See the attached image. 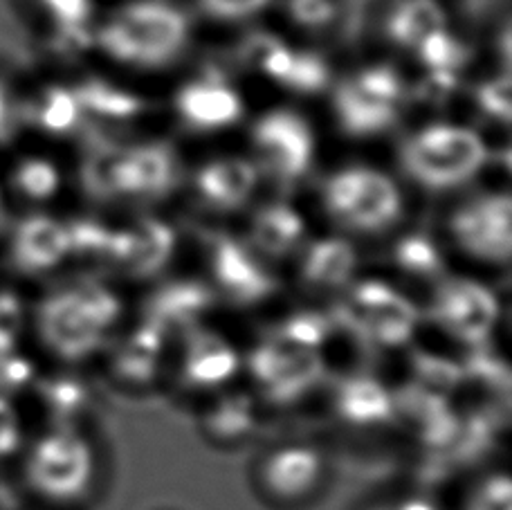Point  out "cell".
I'll use <instances>...</instances> for the list:
<instances>
[{
	"label": "cell",
	"mask_w": 512,
	"mask_h": 510,
	"mask_svg": "<svg viewBox=\"0 0 512 510\" xmlns=\"http://www.w3.org/2000/svg\"><path fill=\"white\" fill-rule=\"evenodd\" d=\"M61 32L81 30L90 16V0H43Z\"/></svg>",
	"instance_id": "bcb514c9"
},
{
	"label": "cell",
	"mask_w": 512,
	"mask_h": 510,
	"mask_svg": "<svg viewBox=\"0 0 512 510\" xmlns=\"http://www.w3.org/2000/svg\"><path fill=\"white\" fill-rule=\"evenodd\" d=\"M468 510H512V484L504 472H497L474 488Z\"/></svg>",
	"instance_id": "60d3db41"
},
{
	"label": "cell",
	"mask_w": 512,
	"mask_h": 510,
	"mask_svg": "<svg viewBox=\"0 0 512 510\" xmlns=\"http://www.w3.org/2000/svg\"><path fill=\"white\" fill-rule=\"evenodd\" d=\"M200 3L216 18H243L256 14L270 0H200Z\"/></svg>",
	"instance_id": "681fc988"
},
{
	"label": "cell",
	"mask_w": 512,
	"mask_h": 510,
	"mask_svg": "<svg viewBox=\"0 0 512 510\" xmlns=\"http://www.w3.org/2000/svg\"><path fill=\"white\" fill-rule=\"evenodd\" d=\"M81 113V106L77 102L75 90H68L63 86H54L45 90V95L39 104V117L41 129H45L52 135H63L72 131V126L77 124Z\"/></svg>",
	"instance_id": "836d02e7"
},
{
	"label": "cell",
	"mask_w": 512,
	"mask_h": 510,
	"mask_svg": "<svg viewBox=\"0 0 512 510\" xmlns=\"http://www.w3.org/2000/svg\"><path fill=\"white\" fill-rule=\"evenodd\" d=\"M333 322L373 349H400L416 335L418 306L382 279L351 284L333 311Z\"/></svg>",
	"instance_id": "7a4b0ae2"
},
{
	"label": "cell",
	"mask_w": 512,
	"mask_h": 510,
	"mask_svg": "<svg viewBox=\"0 0 512 510\" xmlns=\"http://www.w3.org/2000/svg\"><path fill=\"white\" fill-rule=\"evenodd\" d=\"M66 230L70 257L81 263L111 268L117 227H108L95 218H75V221L66 223Z\"/></svg>",
	"instance_id": "f1b7e54d"
},
{
	"label": "cell",
	"mask_w": 512,
	"mask_h": 510,
	"mask_svg": "<svg viewBox=\"0 0 512 510\" xmlns=\"http://www.w3.org/2000/svg\"><path fill=\"white\" fill-rule=\"evenodd\" d=\"M501 304L497 293L474 279L443 277L436 284L429 317L443 333L468 349L486 346L497 329Z\"/></svg>",
	"instance_id": "52a82bcc"
},
{
	"label": "cell",
	"mask_w": 512,
	"mask_h": 510,
	"mask_svg": "<svg viewBox=\"0 0 512 510\" xmlns=\"http://www.w3.org/2000/svg\"><path fill=\"white\" fill-rule=\"evenodd\" d=\"M454 243L468 257L506 266L512 254V203L508 194H486L461 205L450 218Z\"/></svg>",
	"instance_id": "ba28073f"
},
{
	"label": "cell",
	"mask_w": 512,
	"mask_h": 510,
	"mask_svg": "<svg viewBox=\"0 0 512 510\" xmlns=\"http://www.w3.org/2000/svg\"><path fill=\"white\" fill-rule=\"evenodd\" d=\"M176 232L160 218H140L117 230L111 270L131 279H149L169 266L176 252Z\"/></svg>",
	"instance_id": "4fadbf2b"
},
{
	"label": "cell",
	"mask_w": 512,
	"mask_h": 510,
	"mask_svg": "<svg viewBox=\"0 0 512 510\" xmlns=\"http://www.w3.org/2000/svg\"><path fill=\"white\" fill-rule=\"evenodd\" d=\"M445 27V14L434 0H400L387 21L389 39L400 48H414L427 34Z\"/></svg>",
	"instance_id": "d4e9b609"
},
{
	"label": "cell",
	"mask_w": 512,
	"mask_h": 510,
	"mask_svg": "<svg viewBox=\"0 0 512 510\" xmlns=\"http://www.w3.org/2000/svg\"><path fill=\"white\" fill-rule=\"evenodd\" d=\"M36 369L34 364L23 358V355L7 353L0 358V394H16V391H23L34 382Z\"/></svg>",
	"instance_id": "7bdbcfd3"
},
{
	"label": "cell",
	"mask_w": 512,
	"mask_h": 510,
	"mask_svg": "<svg viewBox=\"0 0 512 510\" xmlns=\"http://www.w3.org/2000/svg\"><path fill=\"white\" fill-rule=\"evenodd\" d=\"M5 218H7V212H5V200H3V191H0V227L5 225Z\"/></svg>",
	"instance_id": "f5cc1de1"
},
{
	"label": "cell",
	"mask_w": 512,
	"mask_h": 510,
	"mask_svg": "<svg viewBox=\"0 0 512 510\" xmlns=\"http://www.w3.org/2000/svg\"><path fill=\"white\" fill-rule=\"evenodd\" d=\"M122 299L97 279H79L59 288L36 308L41 342L66 362L88 360L102 349L122 317Z\"/></svg>",
	"instance_id": "6da1fadb"
},
{
	"label": "cell",
	"mask_w": 512,
	"mask_h": 510,
	"mask_svg": "<svg viewBox=\"0 0 512 510\" xmlns=\"http://www.w3.org/2000/svg\"><path fill=\"white\" fill-rule=\"evenodd\" d=\"M178 113L194 129H223L239 122L243 102L239 93L218 79H203L187 84L178 93Z\"/></svg>",
	"instance_id": "44dd1931"
},
{
	"label": "cell",
	"mask_w": 512,
	"mask_h": 510,
	"mask_svg": "<svg viewBox=\"0 0 512 510\" xmlns=\"http://www.w3.org/2000/svg\"><path fill=\"white\" fill-rule=\"evenodd\" d=\"M254 144L274 176L297 180L315 156V138L306 120L292 111H272L254 126Z\"/></svg>",
	"instance_id": "30bf717a"
},
{
	"label": "cell",
	"mask_w": 512,
	"mask_h": 510,
	"mask_svg": "<svg viewBox=\"0 0 512 510\" xmlns=\"http://www.w3.org/2000/svg\"><path fill=\"white\" fill-rule=\"evenodd\" d=\"M203 427L209 439L214 441H243L256 427V407L252 398L245 394H227L218 398L205 412Z\"/></svg>",
	"instance_id": "484cf974"
},
{
	"label": "cell",
	"mask_w": 512,
	"mask_h": 510,
	"mask_svg": "<svg viewBox=\"0 0 512 510\" xmlns=\"http://www.w3.org/2000/svg\"><path fill=\"white\" fill-rule=\"evenodd\" d=\"M25 326V306L12 290H0V358L16 351Z\"/></svg>",
	"instance_id": "ab89813d"
},
{
	"label": "cell",
	"mask_w": 512,
	"mask_h": 510,
	"mask_svg": "<svg viewBox=\"0 0 512 510\" xmlns=\"http://www.w3.org/2000/svg\"><path fill=\"white\" fill-rule=\"evenodd\" d=\"M288 14L292 21L304 27H324L333 21V0H288Z\"/></svg>",
	"instance_id": "f6af8a7d"
},
{
	"label": "cell",
	"mask_w": 512,
	"mask_h": 510,
	"mask_svg": "<svg viewBox=\"0 0 512 510\" xmlns=\"http://www.w3.org/2000/svg\"><path fill=\"white\" fill-rule=\"evenodd\" d=\"M259 171L248 160L223 158L207 162L196 173V191L203 203L218 212H232L252 198Z\"/></svg>",
	"instance_id": "ffe728a7"
},
{
	"label": "cell",
	"mask_w": 512,
	"mask_h": 510,
	"mask_svg": "<svg viewBox=\"0 0 512 510\" xmlns=\"http://www.w3.org/2000/svg\"><path fill=\"white\" fill-rule=\"evenodd\" d=\"M360 257L355 245L340 236H324L310 243L299 263V275L306 286L317 290H340L353 284Z\"/></svg>",
	"instance_id": "7402d4cb"
},
{
	"label": "cell",
	"mask_w": 512,
	"mask_h": 510,
	"mask_svg": "<svg viewBox=\"0 0 512 510\" xmlns=\"http://www.w3.org/2000/svg\"><path fill=\"white\" fill-rule=\"evenodd\" d=\"M324 477V457L310 445H283L268 454L261 466L263 488L283 502L313 493Z\"/></svg>",
	"instance_id": "e0dca14e"
},
{
	"label": "cell",
	"mask_w": 512,
	"mask_h": 510,
	"mask_svg": "<svg viewBox=\"0 0 512 510\" xmlns=\"http://www.w3.org/2000/svg\"><path fill=\"white\" fill-rule=\"evenodd\" d=\"M333 329L335 322L331 315L319 311H297L274 326L270 333L290 344L301 346V349L322 351Z\"/></svg>",
	"instance_id": "1f68e13d"
},
{
	"label": "cell",
	"mask_w": 512,
	"mask_h": 510,
	"mask_svg": "<svg viewBox=\"0 0 512 510\" xmlns=\"http://www.w3.org/2000/svg\"><path fill=\"white\" fill-rule=\"evenodd\" d=\"M27 484L52 502H75L95 479V452L75 430H54L32 445L25 463Z\"/></svg>",
	"instance_id": "5b68a950"
},
{
	"label": "cell",
	"mask_w": 512,
	"mask_h": 510,
	"mask_svg": "<svg viewBox=\"0 0 512 510\" xmlns=\"http://www.w3.org/2000/svg\"><path fill=\"white\" fill-rule=\"evenodd\" d=\"M75 95H77L81 111H90L95 115L111 117V120H126V117H135L146 108V102L142 97L128 93V90L106 84V81H97V79L86 81V84L75 88Z\"/></svg>",
	"instance_id": "f546056e"
},
{
	"label": "cell",
	"mask_w": 512,
	"mask_h": 510,
	"mask_svg": "<svg viewBox=\"0 0 512 510\" xmlns=\"http://www.w3.org/2000/svg\"><path fill=\"white\" fill-rule=\"evenodd\" d=\"M333 405L335 414L353 427H380L396 418L393 391L367 373H355L337 382Z\"/></svg>",
	"instance_id": "d6986e66"
},
{
	"label": "cell",
	"mask_w": 512,
	"mask_h": 510,
	"mask_svg": "<svg viewBox=\"0 0 512 510\" xmlns=\"http://www.w3.org/2000/svg\"><path fill=\"white\" fill-rule=\"evenodd\" d=\"M120 18L137 39V66H164L185 48L189 25L185 14L176 7L158 0H140L122 9Z\"/></svg>",
	"instance_id": "8fae6325"
},
{
	"label": "cell",
	"mask_w": 512,
	"mask_h": 510,
	"mask_svg": "<svg viewBox=\"0 0 512 510\" xmlns=\"http://www.w3.org/2000/svg\"><path fill=\"white\" fill-rule=\"evenodd\" d=\"M335 108L344 131L358 135V138H367V135L387 131L398 117L396 106L373 102V99L358 93L351 81H346V84H342L340 90H337Z\"/></svg>",
	"instance_id": "cb8c5ba5"
},
{
	"label": "cell",
	"mask_w": 512,
	"mask_h": 510,
	"mask_svg": "<svg viewBox=\"0 0 512 510\" xmlns=\"http://www.w3.org/2000/svg\"><path fill=\"white\" fill-rule=\"evenodd\" d=\"M411 371H414L416 387L443 398H450L463 385L461 364L427 351L411 353Z\"/></svg>",
	"instance_id": "4dcf8cb0"
},
{
	"label": "cell",
	"mask_w": 512,
	"mask_h": 510,
	"mask_svg": "<svg viewBox=\"0 0 512 510\" xmlns=\"http://www.w3.org/2000/svg\"><path fill=\"white\" fill-rule=\"evenodd\" d=\"M39 396L57 430H75L72 425L90 405L86 382L72 376H54L39 382Z\"/></svg>",
	"instance_id": "83f0119b"
},
{
	"label": "cell",
	"mask_w": 512,
	"mask_h": 510,
	"mask_svg": "<svg viewBox=\"0 0 512 510\" xmlns=\"http://www.w3.org/2000/svg\"><path fill=\"white\" fill-rule=\"evenodd\" d=\"M7 124H9V104L5 90L0 88V140L7 135Z\"/></svg>",
	"instance_id": "816d5d0a"
},
{
	"label": "cell",
	"mask_w": 512,
	"mask_h": 510,
	"mask_svg": "<svg viewBox=\"0 0 512 510\" xmlns=\"http://www.w3.org/2000/svg\"><path fill=\"white\" fill-rule=\"evenodd\" d=\"M14 187L30 200H50L61 187V173L45 158H27L14 169Z\"/></svg>",
	"instance_id": "d6a6232c"
},
{
	"label": "cell",
	"mask_w": 512,
	"mask_h": 510,
	"mask_svg": "<svg viewBox=\"0 0 512 510\" xmlns=\"http://www.w3.org/2000/svg\"><path fill=\"white\" fill-rule=\"evenodd\" d=\"M420 61L425 63L429 70H459L465 61H468V50L461 41L445 30H436L427 34L423 41L416 45Z\"/></svg>",
	"instance_id": "8d00e7d4"
},
{
	"label": "cell",
	"mask_w": 512,
	"mask_h": 510,
	"mask_svg": "<svg viewBox=\"0 0 512 510\" xmlns=\"http://www.w3.org/2000/svg\"><path fill=\"white\" fill-rule=\"evenodd\" d=\"M178 162L164 144L117 149L111 169V198H162L173 189Z\"/></svg>",
	"instance_id": "7c38bea8"
},
{
	"label": "cell",
	"mask_w": 512,
	"mask_h": 510,
	"mask_svg": "<svg viewBox=\"0 0 512 510\" xmlns=\"http://www.w3.org/2000/svg\"><path fill=\"white\" fill-rule=\"evenodd\" d=\"M292 57L295 52L281 43V39H274L268 34H256L248 43V50H245V59H248L254 68H259L274 81H286Z\"/></svg>",
	"instance_id": "d590c367"
},
{
	"label": "cell",
	"mask_w": 512,
	"mask_h": 510,
	"mask_svg": "<svg viewBox=\"0 0 512 510\" xmlns=\"http://www.w3.org/2000/svg\"><path fill=\"white\" fill-rule=\"evenodd\" d=\"M396 268L416 281H434L438 284L445 277V259L432 236L423 232L405 234L396 241L391 252Z\"/></svg>",
	"instance_id": "4316f807"
},
{
	"label": "cell",
	"mask_w": 512,
	"mask_h": 510,
	"mask_svg": "<svg viewBox=\"0 0 512 510\" xmlns=\"http://www.w3.org/2000/svg\"><path fill=\"white\" fill-rule=\"evenodd\" d=\"M99 45L111 54L115 61H124V63H137V57H140V48H137V39L131 27H128L120 16L111 21L108 25L102 27L99 32Z\"/></svg>",
	"instance_id": "b9f144b4"
},
{
	"label": "cell",
	"mask_w": 512,
	"mask_h": 510,
	"mask_svg": "<svg viewBox=\"0 0 512 510\" xmlns=\"http://www.w3.org/2000/svg\"><path fill=\"white\" fill-rule=\"evenodd\" d=\"M488 162L486 142L465 126L432 124L402 147V165L418 185L452 189L472 180Z\"/></svg>",
	"instance_id": "3957f363"
},
{
	"label": "cell",
	"mask_w": 512,
	"mask_h": 510,
	"mask_svg": "<svg viewBox=\"0 0 512 510\" xmlns=\"http://www.w3.org/2000/svg\"><path fill=\"white\" fill-rule=\"evenodd\" d=\"M256 387L272 405H292L308 396L324 378L322 351L301 349L268 333L248 355Z\"/></svg>",
	"instance_id": "8992f818"
},
{
	"label": "cell",
	"mask_w": 512,
	"mask_h": 510,
	"mask_svg": "<svg viewBox=\"0 0 512 510\" xmlns=\"http://www.w3.org/2000/svg\"><path fill=\"white\" fill-rule=\"evenodd\" d=\"M463 382H477L479 387L490 389L495 396H508L510 391V373L506 362L488 351V344L472 349L468 362L463 364Z\"/></svg>",
	"instance_id": "e575fe53"
},
{
	"label": "cell",
	"mask_w": 512,
	"mask_h": 510,
	"mask_svg": "<svg viewBox=\"0 0 512 510\" xmlns=\"http://www.w3.org/2000/svg\"><path fill=\"white\" fill-rule=\"evenodd\" d=\"M306 239V221L295 207L270 203L256 212L250 225V248L265 259L281 261L295 254Z\"/></svg>",
	"instance_id": "603a6c76"
},
{
	"label": "cell",
	"mask_w": 512,
	"mask_h": 510,
	"mask_svg": "<svg viewBox=\"0 0 512 510\" xmlns=\"http://www.w3.org/2000/svg\"><path fill=\"white\" fill-rule=\"evenodd\" d=\"M351 84L358 93L373 99V102L396 106V102L402 97L400 77L391 66H373L362 70L358 77L351 79Z\"/></svg>",
	"instance_id": "74e56055"
},
{
	"label": "cell",
	"mask_w": 512,
	"mask_h": 510,
	"mask_svg": "<svg viewBox=\"0 0 512 510\" xmlns=\"http://www.w3.org/2000/svg\"><path fill=\"white\" fill-rule=\"evenodd\" d=\"M169 335L158 326L140 322L117 342L111 353V373L131 387H144L158 378Z\"/></svg>",
	"instance_id": "ac0fdd59"
},
{
	"label": "cell",
	"mask_w": 512,
	"mask_h": 510,
	"mask_svg": "<svg viewBox=\"0 0 512 510\" xmlns=\"http://www.w3.org/2000/svg\"><path fill=\"white\" fill-rule=\"evenodd\" d=\"M21 441L23 432L16 409L9 403L7 396L0 394V461L12 457V454L21 448Z\"/></svg>",
	"instance_id": "7dc6e473"
},
{
	"label": "cell",
	"mask_w": 512,
	"mask_h": 510,
	"mask_svg": "<svg viewBox=\"0 0 512 510\" xmlns=\"http://www.w3.org/2000/svg\"><path fill=\"white\" fill-rule=\"evenodd\" d=\"M324 207L349 230L380 234L402 216V194L387 173L371 167H349L326 180Z\"/></svg>",
	"instance_id": "277c9868"
},
{
	"label": "cell",
	"mask_w": 512,
	"mask_h": 510,
	"mask_svg": "<svg viewBox=\"0 0 512 510\" xmlns=\"http://www.w3.org/2000/svg\"><path fill=\"white\" fill-rule=\"evenodd\" d=\"M456 84V72L452 70H429V75L423 79V84L418 88V97L425 102H445L447 97L454 93Z\"/></svg>",
	"instance_id": "c3c4849f"
},
{
	"label": "cell",
	"mask_w": 512,
	"mask_h": 510,
	"mask_svg": "<svg viewBox=\"0 0 512 510\" xmlns=\"http://www.w3.org/2000/svg\"><path fill=\"white\" fill-rule=\"evenodd\" d=\"M216 293L203 279L178 277L164 281L144 299L142 320L158 326L171 338V333H185L212 311Z\"/></svg>",
	"instance_id": "5bb4252c"
},
{
	"label": "cell",
	"mask_w": 512,
	"mask_h": 510,
	"mask_svg": "<svg viewBox=\"0 0 512 510\" xmlns=\"http://www.w3.org/2000/svg\"><path fill=\"white\" fill-rule=\"evenodd\" d=\"M70 257L66 223L48 214H32L18 221L9 241V259L23 275H45Z\"/></svg>",
	"instance_id": "2e32d148"
},
{
	"label": "cell",
	"mask_w": 512,
	"mask_h": 510,
	"mask_svg": "<svg viewBox=\"0 0 512 510\" xmlns=\"http://www.w3.org/2000/svg\"><path fill=\"white\" fill-rule=\"evenodd\" d=\"M241 371V353L221 333L194 326L182 333L180 376L191 389H218Z\"/></svg>",
	"instance_id": "9a60e30c"
},
{
	"label": "cell",
	"mask_w": 512,
	"mask_h": 510,
	"mask_svg": "<svg viewBox=\"0 0 512 510\" xmlns=\"http://www.w3.org/2000/svg\"><path fill=\"white\" fill-rule=\"evenodd\" d=\"M328 79H331V72H328L326 61L319 54L295 52L290 72L283 84L292 90H299V93H319V90L326 88Z\"/></svg>",
	"instance_id": "f35d334b"
},
{
	"label": "cell",
	"mask_w": 512,
	"mask_h": 510,
	"mask_svg": "<svg viewBox=\"0 0 512 510\" xmlns=\"http://www.w3.org/2000/svg\"><path fill=\"white\" fill-rule=\"evenodd\" d=\"M371 510H441L436 504L429 502L425 497H407V499H398L393 504H382Z\"/></svg>",
	"instance_id": "f907efd6"
},
{
	"label": "cell",
	"mask_w": 512,
	"mask_h": 510,
	"mask_svg": "<svg viewBox=\"0 0 512 510\" xmlns=\"http://www.w3.org/2000/svg\"><path fill=\"white\" fill-rule=\"evenodd\" d=\"M214 293L234 306H256L277 293V279L248 243L230 234H214L207 243Z\"/></svg>",
	"instance_id": "9c48e42d"
},
{
	"label": "cell",
	"mask_w": 512,
	"mask_h": 510,
	"mask_svg": "<svg viewBox=\"0 0 512 510\" xmlns=\"http://www.w3.org/2000/svg\"><path fill=\"white\" fill-rule=\"evenodd\" d=\"M477 102L483 111L492 117H497V120H510V113H512L510 79L499 77V79L488 81V84H483L477 93Z\"/></svg>",
	"instance_id": "ee69618b"
}]
</instances>
